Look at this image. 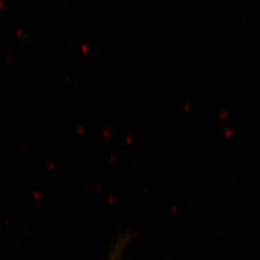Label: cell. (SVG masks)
Returning a JSON list of instances; mask_svg holds the SVG:
<instances>
[{
	"mask_svg": "<svg viewBox=\"0 0 260 260\" xmlns=\"http://www.w3.org/2000/svg\"><path fill=\"white\" fill-rule=\"evenodd\" d=\"M130 239H131V235L129 233H126L123 236L120 237L115 243V245L113 246L110 253H109L108 260H121L122 254L125 251V249L130 242Z\"/></svg>",
	"mask_w": 260,
	"mask_h": 260,
	"instance_id": "cell-1",
	"label": "cell"
}]
</instances>
